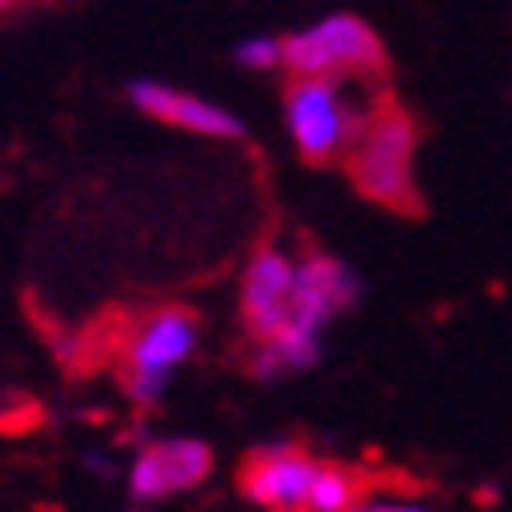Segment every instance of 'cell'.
<instances>
[{
  "label": "cell",
  "instance_id": "obj_3",
  "mask_svg": "<svg viewBox=\"0 0 512 512\" xmlns=\"http://www.w3.org/2000/svg\"><path fill=\"white\" fill-rule=\"evenodd\" d=\"M414 165H419V127L390 104L367 123V132L348 151V174H353L357 193H367L381 207H414L419 202Z\"/></svg>",
  "mask_w": 512,
  "mask_h": 512
},
{
  "label": "cell",
  "instance_id": "obj_13",
  "mask_svg": "<svg viewBox=\"0 0 512 512\" xmlns=\"http://www.w3.org/2000/svg\"><path fill=\"white\" fill-rule=\"evenodd\" d=\"M353 512H433L428 508V503H423V498H362V503H357Z\"/></svg>",
  "mask_w": 512,
  "mask_h": 512
},
{
  "label": "cell",
  "instance_id": "obj_12",
  "mask_svg": "<svg viewBox=\"0 0 512 512\" xmlns=\"http://www.w3.org/2000/svg\"><path fill=\"white\" fill-rule=\"evenodd\" d=\"M235 62L245 66V71H282L287 66V38L254 33L245 43H235Z\"/></svg>",
  "mask_w": 512,
  "mask_h": 512
},
{
  "label": "cell",
  "instance_id": "obj_5",
  "mask_svg": "<svg viewBox=\"0 0 512 512\" xmlns=\"http://www.w3.org/2000/svg\"><path fill=\"white\" fill-rule=\"evenodd\" d=\"M212 475V451L198 437H160L132 456L127 466V494L137 503H165L188 489H198Z\"/></svg>",
  "mask_w": 512,
  "mask_h": 512
},
{
  "label": "cell",
  "instance_id": "obj_14",
  "mask_svg": "<svg viewBox=\"0 0 512 512\" xmlns=\"http://www.w3.org/2000/svg\"><path fill=\"white\" fill-rule=\"evenodd\" d=\"M10 5H15V0H0V10H10Z\"/></svg>",
  "mask_w": 512,
  "mask_h": 512
},
{
  "label": "cell",
  "instance_id": "obj_6",
  "mask_svg": "<svg viewBox=\"0 0 512 512\" xmlns=\"http://www.w3.org/2000/svg\"><path fill=\"white\" fill-rule=\"evenodd\" d=\"M296 264L287 249H254V259L245 264L240 278V315L245 329L259 343H268L273 334L292 325L296 315Z\"/></svg>",
  "mask_w": 512,
  "mask_h": 512
},
{
  "label": "cell",
  "instance_id": "obj_10",
  "mask_svg": "<svg viewBox=\"0 0 512 512\" xmlns=\"http://www.w3.org/2000/svg\"><path fill=\"white\" fill-rule=\"evenodd\" d=\"M315 362H320V329L287 325L282 334L259 343L249 372L259 376V381H278V376H292V372H311Z\"/></svg>",
  "mask_w": 512,
  "mask_h": 512
},
{
  "label": "cell",
  "instance_id": "obj_11",
  "mask_svg": "<svg viewBox=\"0 0 512 512\" xmlns=\"http://www.w3.org/2000/svg\"><path fill=\"white\" fill-rule=\"evenodd\" d=\"M362 498H367V489H362L357 470L320 461V475H315V489H311V512H353Z\"/></svg>",
  "mask_w": 512,
  "mask_h": 512
},
{
  "label": "cell",
  "instance_id": "obj_1",
  "mask_svg": "<svg viewBox=\"0 0 512 512\" xmlns=\"http://www.w3.org/2000/svg\"><path fill=\"white\" fill-rule=\"evenodd\" d=\"M362 90L367 80H292L282 99V118H287L296 156L315 160V165L348 156L367 123L386 109L376 94L362 99Z\"/></svg>",
  "mask_w": 512,
  "mask_h": 512
},
{
  "label": "cell",
  "instance_id": "obj_7",
  "mask_svg": "<svg viewBox=\"0 0 512 512\" xmlns=\"http://www.w3.org/2000/svg\"><path fill=\"white\" fill-rule=\"evenodd\" d=\"M315 475H320V461L301 447H264L245 461L240 489L264 512H311Z\"/></svg>",
  "mask_w": 512,
  "mask_h": 512
},
{
  "label": "cell",
  "instance_id": "obj_9",
  "mask_svg": "<svg viewBox=\"0 0 512 512\" xmlns=\"http://www.w3.org/2000/svg\"><path fill=\"white\" fill-rule=\"evenodd\" d=\"M362 282L348 264L329 259V254H306L296 264V315L292 325L306 329H325L329 320H339L343 311H353Z\"/></svg>",
  "mask_w": 512,
  "mask_h": 512
},
{
  "label": "cell",
  "instance_id": "obj_8",
  "mask_svg": "<svg viewBox=\"0 0 512 512\" xmlns=\"http://www.w3.org/2000/svg\"><path fill=\"white\" fill-rule=\"evenodd\" d=\"M127 99L141 113H151V118L179 127V132H193V137H217V141L245 137V123L231 109H221L217 99H202V94L165 85V80H132Z\"/></svg>",
  "mask_w": 512,
  "mask_h": 512
},
{
  "label": "cell",
  "instance_id": "obj_2",
  "mask_svg": "<svg viewBox=\"0 0 512 512\" xmlns=\"http://www.w3.org/2000/svg\"><path fill=\"white\" fill-rule=\"evenodd\" d=\"M381 66H386V47H381L376 29L348 10L287 33L292 80H376Z\"/></svg>",
  "mask_w": 512,
  "mask_h": 512
},
{
  "label": "cell",
  "instance_id": "obj_4",
  "mask_svg": "<svg viewBox=\"0 0 512 512\" xmlns=\"http://www.w3.org/2000/svg\"><path fill=\"white\" fill-rule=\"evenodd\" d=\"M198 353V315L179 311H156L146 315L132 339L123 348V386L137 404H160L170 376L184 367L188 357Z\"/></svg>",
  "mask_w": 512,
  "mask_h": 512
}]
</instances>
